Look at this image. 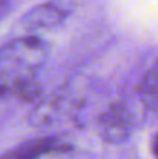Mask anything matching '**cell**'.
I'll return each instance as SVG.
<instances>
[{"instance_id":"3957f363","label":"cell","mask_w":158,"mask_h":159,"mask_svg":"<svg viewBox=\"0 0 158 159\" xmlns=\"http://www.w3.org/2000/svg\"><path fill=\"white\" fill-rule=\"evenodd\" d=\"M71 14V0H50L28 11L22 25L26 30H44L60 25Z\"/></svg>"},{"instance_id":"7a4b0ae2","label":"cell","mask_w":158,"mask_h":159,"mask_svg":"<svg viewBox=\"0 0 158 159\" xmlns=\"http://www.w3.org/2000/svg\"><path fill=\"white\" fill-rule=\"evenodd\" d=\"M135 101L136 104H133V101L119 99L110 104L103 111L98 120V131L104 142L113 145L121 144L133 134L140 120L143 119V116L138 114L136 108L141 107V110L146 111V108L140 104L136 98Z\"/></svg>"},{"instance_id":"277c9868","label":"cell","mask_w":158,"mask_h":159,"mask_svg":"<svg viewBox=\"0 0 158 159\" xmlns=\"http://www.w3.org/2000/svg\"><path fill=\"white\" fill-rule=\"evenodd\" d=\"M68 150L70 145L56 138H42L20 144L19 147L0 155V159H42L48 155L65 153Z\"/></svg>"},{"instance_id":"5b68a950","label":"cell","mask_w":158,"mask_h":159,"mask_svg":"<svg viewBox=\"0 0 158 159\" xmlns=\"http://www.w3.org/2000/svg\"><path fill=\"white\" fill-rule=\"evenodd\" d=\"M135 98L140 101V104L146 108L149 114H154L157 111V66L152 65L151 70L144 74L141 82L136 87Z\"/></svg>"},{"instance_id":"6da1fadb","label":"cell","mask_w":158,"mask_h":159,"mask_svg":"<svg viewBox=\"0 0 158 159\" xmlns=\"http://www.w3.org/2000/svg\"><path fill=\"white\" fill-rule=\"evenodd\" d=\"M47 59V45L34 36L12 39L0 47V99L8 96L34 102L41 96L37 74Z\"/></svg>"}]
</instances>
